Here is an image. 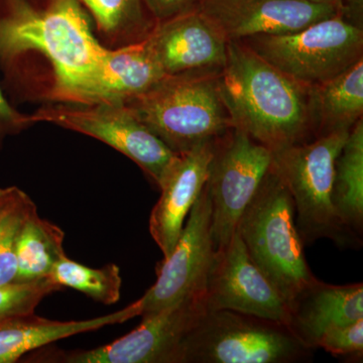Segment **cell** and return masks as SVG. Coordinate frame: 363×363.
<instances>
[{"instance_id": "cb8c5ba5", "label": "cell", "mask_w": 363, "mask_h": 363, "mask_svg": "<svg viewBox=\"0 0 363 363\" xmlns=\"http://www.w3.org/2000/svg\"><path fill=\"white\" fill-rule=\"evenodd\" d=\"M62 290L50 277L30 283L0 286V323L6 320L33 314L48 296Z\"/></svg>"}, {"instance_id": "ac0fdd59", "label": "cell", "mask_w": 363, "mask_h": 363, "mask_svg": "<svg viewBox=\"0 0 363 363\" xmlns=\"http://www.w3.org/2000/svg\"><path fill=\"white\" fill-rule=\"evenodd\" d=\"M164 77L142 40L116 49L106 48L89 104H125Z\"/></svg>"}, {"instance_id": "f1b7e54d", "label": "cell", "mask_w": 363, "mask_h": 363, "mask_svg": "<svg viewBox=\"0 0 363 363\" xmlns=\"http://www.w3.org/2000/svg\"><path fill=\"white\" fill-rule=\"evenodd\" d=\"M337 7L344 21L363 30V0H339Z\"/></svg>"}, {"instance_id": "7a4b0ae2", "label": "cell", "mask_w": 363, "mask_h": 363, "mask_svg": "<svg viewBox=\"0 0 363 363\" xmlns=\"http://www.w3.org/2000/svg\"><path fill=\"white\" fill-rule=\"evenodd\" d=\"M218 84L233 128L272 152L309 142V86L286 76L245 43L228 42Z\"/></svg>"}, {"instance_id": "7402d4cb", "label": "cell", "mask_w": 363, "mask_h": 363, "mask_svg": "<svg viewBox=\"0 0 363 363\" xmlns=\"http://www.w3.org/2000/svg\"><path fill=\"white\" fill-rule=\"evenodd\" d=\"M79 1L90 14L99 33L117 47L145 39L155 25L143 0Z\"/></svg>"}, {"instance_id": "6da1fadb", "label": "cell", "mask_w": 363, "mask_h": 363, "mask_svg": "<svg viewBox=\"0 0 363 363\" xmlns=\"http://www.w3.org/2000/svg\"><path fill=\"white\" fill-rule=\"evenodd\" d=\"M106 50L79 0H0V71L35 54L52 67L55 102L89 104Z\"/></svg>"}, {"instance_id": "3957f363", "label": "cell", "mask_w": 363, "mask_h": 363, "mask_svg": "<svg viewBox=\"0 0 363 363\" xmlns=\"http://www.w3.org/2000/svg\"><path fill=\"white\" fill-rule=\"evenodd\" d=\"M238 231L248 255L288 306L316 281L306 259L292 196L272 167L241 215Z\"/></svg>"}, {"instance_id": "e0dca14e", "label": "cell", "mask_w": 363, "mask_h": 363, "mask_svg": "<svg viewBox=\"0 0 363 363\" xmlns=\"http://www.w3.org/2000/svg\"><path fill=\"white\" fill-rule=\"evenodd\" d=\"M138 316H140L138 300L111 314L79 321H56L35 313L6 320L0 323V363L18 362L26 353L61 339L124 323Z\"/></svg>"}, {"instance_id": "4316f807", "label": "cell", "mask_w": 363, "mask_h": 363, "mask_svg": "<svg viewBox=\"0 0 363 363\" xmlns=\"http://www.w3.org/2000/svg\"><path fill=\"white\" fill-rule=\"evenodd\" d=\"M33 124L30 116L13 106L0 86V150L7 138L23 133Z\"/></svg>"}, {"instance_id": "5b68a950", "label": "cell", "mask_w": 363, "mask_h": 363, "mask_svg": "<svg viewBox=\"0 0 363 363\" xmlns=\"http://www.w3.org/2000/svg\"><path fill=\"white\" fill-rule=\"evenodd\" d=\"M350 131L318 135L272 152V168L292 196L305 245L327 238L341 247H362V240L346 230L332 204L334 166Z\"/></svg>"}, {"instance_id": "52a82bcc", "label": "cell", "mask_w": 363, "mask_h": 363, "mask_svg": "<svg viewBox=\"0 0 363 363\" xmlns=\"http://www.w3.org/2000/svg\"><path fill=\"white\" fill-rule=\"evenodd\" d=\"M286 76L306 86L342 73L363 59V30L339 14L297 32L241 40Z\"/></svg>"}, {"instance_id": "7c38bea8", "label": "cell", "mask_w": 363, "mask_h": 363, "mask_svg": "<svg viewBox=\"0 0 363 363\" xmlns=\"http://www.w3.org/2000/svg\"><path fill=\"white\" fill-rule=\"evenodd\" d=\"M205 296L210 310H233L288 324V303L248 255L238 229L225 247L215 250Z\"/></svg>"}, {"instance_id": "d6986e66", "label": "cell", "mask_w": 363, "mask_h": 363, "mask_svg": "<svg viewBox=\"0 0 363 363\" xmlns=\"http://www.w3.org/2000/svg\"><path fill=\"white\" fill-rule=\"evenodd\" d=\"M308 104L318 135L350 131L363 114V59L335 77L309 86Z\"/></svg>"}, {"instance_id": "277c9868", "label": "cell", "mask_w": 363, "mask_h": 363, "mask_svg": "<svg viewBox=\"0 0 363 363\" xmlns=\"http://www.w3.org/2000/svg\"><path fill=\"white\" fill-rule=\"evenodd\" d=\"M218 75L168 76L123 104L172 152L183 154L233 128Z\"/></svg>"}, {"instance_id": "d4e9b609", "label": "cell", "mask_w": 363, "mask_h": 363, "mask_svg": "<svg viewBox=\"0 0 363 363\" xmlns=\"http://www.w3.org/2000/svg\"><path fill=\"white\" fill-rule=\"evenodd\" d=\"M35 206L26 194L0 224V286L16 283L18 238L26 216Z\"/></svg>"}, {"instance_id": "4dcf8cb0", "label": "cell", "mask_w": 363, "mask_h": 363, "mask_svg": "<svg viewBox=\"0 0 363 363\" xmlns=\"http://www.w3.org/2000/svg\"><path fill=\"white\" fill-rule=\"evenodd\" d=\"M307 1L315 2V4H330L337 6L339 0H307Z\"/></svg>"}, {"instance_id": "484cf974", "label": "cell", "mask_w": 363, "mask_h": 363, "mask_svg": "<svg viewBox=\"0 0 363 363\" xmlns=\"http://www.w3.org/2000/svg\"><path fill=\"white\" fill-rule=\"evenodd\" d=\"M319 347L334 357H362L363 319L325 332L318 340Z\"/></svg>"}, {"instance_id": "9c48e42d", "label": "cell", "mask_w": 363, "mask_h": 363, "mask_svg": "<svg viewBox=\"0 0 363 363\" xmlns=\"http://www.w3.org/2000/svg\"><path fill=\"white\" fill-rule=\"evenodd\" d=\"M208 310L205 292L196 294L143 315L135 330L113 342L89 350H37L28 362L178 363L184 341Z\"/></svg>"}, {"instance_id": "8992f818", "label": "cell", "mask_w": 363, "mask_h": 363, "mask_svg": "<svg viewBox=\"0 0 363 363\" xmlns=\"http://www.w3.org/2000/svg\"><path fill=\"white\" fill-rule=\"evenodd\" d=\"M312 352L285 324L208 310L184 341L178 363H297L311 359Z\"/></svg>"}, {"instance_id": "9a60e30c", "label": "cell", "mask_w": 363, "mask_h": 363, "mask_svg": "<svg viewBox=\"0 0 363 363\" xmlns=\"http://www.w3.org/2000/svg\"><path fill=\"white\" fill-rule=\"evenodd\" d=\"M216 142L208 140L179 155L160 186L161 196L150 213L149 229L164 259L175 248L188 214L206 185Z\"/></svg>"}, {"instance_id": "f546056e", "label": "cell", "mask_w": 363, "mask_h": 363, "mask_svg": "<svg viewBox=\"0 0 363 363\" xmlns=\"http://www.w3.org/2000/svg\"><path fill=\"white\" fill-rule=\"evenodd\" d=\"M26 194L25 191L16 186L0 188V224Z\"/></svg>"}, {"instance_id": "8fae6325", "label": "cell", "mask_w": 363, "mask_h": 363, "mask_svg": "<svg viewBox=\"0 0 363 363\" xmlns=\"http://www.w3.org/2000/svg\"><path fill=\"white\" fill-rule=\"evenodd\" d=\"M211 213V201L205 185L188 214L173 252L157 264L156 283L138 300L140 316L205 292L215 252Z\"/></svg>"}, {"instance_id": "30bf717a", "label": "cell", "mask_w": 363, "mask_h": 363, "mask_svg": "<svg viewBox=\"0 0 363 363\" xmlns=\"http://www.w3.org/2000/svg\"><path fill=\"white\" fill-rule=\"evenodd\" d=\"M272 162V150L238 128L217 140L206 183L215 250L233 238Z\"/></svg>"}, {"instance_id": "ba28073f", "label": "cell", "mask_w": 363, "mask_h": 363, "mask_svg": "<svg viewBox=\"0 0 363 363\" xmlns=\"http://www.w3.org/2000/svg\"><path fill=\"white\" fill-rule=\"evenodd\" d=\"M30 118L96 138L135 162L159 188L179 156L123 104L55 102Z\"/></svg>"}, {"instance_id": "2e32d148", "label": "cell", "mask_w": 363, "mask_h": 363, "mask_svg": "<svg viewBox=\"0 0 363 363\" xmlns=\"http://www.w3.org/2000/svg\"><path fill=\"white\" fill-rule=\"evenodd\" d=\"M363 319L362 283L331 285L316 279L289 304L286 326L310 350L334 327Z\"/></svg>"}, {"instance_id": "83f0119b", "label": "cell", "mask_w": 363, "mask_h": 363, "mask_svg": "<svg viewBox=\"0 0 363 363\" xmlns=\"http://www.w3.org/2000/svg\"><path fill=\"white\" fill-rule=\"evenodd\" d=\"M203 0H143L147 13L155 23L168 21L198 11Z\"/></svg>"}, {"instance_id": "603a6c76", "label": "cell", "mask_w": 363, "mask_h": 363, "mask_svg": "<svg viewBox=\"0 0 363 363\" xmlns=\"http://www.w3.org/2000/svg\"><path fill=\"white\" fill-rule=\"evenodd\" d=\"M51 278L62 288L73 289L100 304H116L121 298L123 278L121 269L113 262L93 269L66 255L52 269Z\"/></svg>"}, {"instance_id": "4fadbf2b", "label": "cell", "mask_w": 363, "mask_h": 363, "mask_svg": "<svg viewBox=\"0 0 363 363\" xmlns=\"http://www.w3.org/2000/svg\"><path fill=\"white\" fill-rule=\"evenodd\" d=\"M142 42L167 77L218 75L226 64L228 40L199 11L155 23Z\"/></svg>"}, {"instance_id": "ffe728a7", "label": "cell", "mask_w": 363, "mask_h": 363, "mask_svg": "<svg viewBox=\"0 0 363 363\" xmlns=\"http://www.w3.org/2000/svg\"><path fill=\"white\" fill-rule=\"evenodd\" d=\"M332 204L339 220L353 236L362 240L363 121L351 128L336 157L332 184Z\"/></svg>"}, {"instance_id": "44dd1931", "label": "cell", "mask_w": 363, "mask_h": 363, "mask_svg": "<svg viewBox=\"0 0 363 363\" xmlns=\"http://www.w3.org/2000/svg\"><path fill=\"white\" fill-rule=\"evenodd\" d=\"M65 233L56 224L42 218L37 207L26 216L18 238L16 283L50 278L59 260L66 257Z\"/></svg>"}, {"instance_id": "5bb4252c", "label": "cell", "mask_w": 363, "mask_h": 363, "mask_svg": "<svg viewBox=\"0 0 363 363\" xmlns=\"http://www.w3.org/2000/svg\"><path fill=\"white\" fill-rule=\"evenodd\" d=\"M198 11L228 42L297 32L339 14L335 4L307 0H203Z\"/></svg>"}]
</instances>
